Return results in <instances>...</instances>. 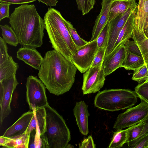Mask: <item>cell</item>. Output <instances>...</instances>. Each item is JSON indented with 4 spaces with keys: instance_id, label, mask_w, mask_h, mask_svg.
<instances>
[{
    "instance_id": "23",
    "label": "cell",
    "mask_w": 148,
    "mask_h": 148,
    "mask_svg": "<svg viewBox=\"0 0 148 148\" xmlns=\"http://www.w3.org/2000/svg\"><path fill=\"white\" fill-rule=\"evenodd\" d=\"M18 68V64L10 56L8 60L0 65V82L15 75Z\"/></svg>"
},
{
    "instance_id": "1",
    "label": "cell",
    "mask_w": 148,
    "mask_h": 148,
    "mask_svg": "<svg viewBox=\"0 0 148 148\" xmlns=\"http://www.w3.org/2000/svg\"><path fill=\"white\" fill-rule=\"evenodd\" d=\"M77 69L71 59L54 49L45 53L38 75L49 92L58 96L71 88Z\"/></svg>"
},
{
    "instance_id": "36",
    "label": "cell",
    "mask_w": 148,
    "mask_h": 148,
    "mask_svg": "<svg viewBox=\"0 0 148 148\" xmlns=\"http://www.w3.org/2000/svg\"><path fill=\"white\" fill-rule=\"evenodd\" d=\"M8 4L0 3V21L5 18H9V14L10 6Z\"/></svg>"
},
{
    "instance_id": "39",
    "label": "cell",
    "mask_w": 148,
    "mask_h": 148,
    "mask_svg": "<svg viewBox=\"0 0 148 148\" xmlns=\"http://www.w3.org/2000/svg\"><path fill=\"white\" fill-rule=\"evenodd\" d=\"M148 133V118L144 121V124L142 131L139 136L133 142L131 145L130 147H131L134 145L139 140L145 136Z\"/></svg>"
},
{
    "instance_id": "40",
    "label": "cell",
    "mask_w": 148,
    "mask_h": 148,
    "mask_svg": "<svg viewBox=\"0 0 148 148\" xmlns=\"http://www.w3.org/2000/svg\"><path fill=\"white\" fill-rule=\"evenodd\" d=\"M47 6L52 7L56 6L58 2L57 0H37Z\"/></svg>"
},
{
    "instance_id": "45",
    "label": "cell",
    "mask_w": 148,
    "mask_h": 148,
    "mask_svg": "<svg viewBox=\"0 0 148 148\" xmlns=\"http://www.w3.org/2000/svg\"><path fill=\"white\" fill-rule=\"evenodd\" d=\"M145 82H146L147 83H148V79H147V80H146V81H145Z\"/></svg>"
},
{
    "instance_id": "12",
    "label": "cell",
    "mask_w": 148,
    "mask_h": 148,
    "mask_svg": "<svg viewBox=\"0 0 148 148\" xmlns=\"http://www.w3.org/2000/svg\"><path fill=\"white\" fill-rule=\"evenodd\" d=\"M125 42L119 45L104 58L101 67L105 77L110 75L121 65L126 57Z\"/></svg>"
},
{
    "instance_id": "32",
    "label": "cell",
    "mask_w": 148,
    "mask_h": 148,
    "mask_svg": "<svg viewBox=\"0 0 148 148\" xmlns=\"http://www.w3.org/2000/svg\"><path fill=\"white\" fill-rule=\"evenodd\" d=\"M106 49V47H101L98 48L95 55L91 66V67L101 66L105 56Z\"/></svg>"
},
{
    "instance_id": "34",
    "label": "cell",
    "mask_w": 148,
    "mask_h": 148,
    "mask_svg": "<svg viewBox=\"0 0 148 148\" xmlns=\"http://www.w3.org/2000/svg\"><path fill=\"white\" fill-rule=\"evenodd\" d=\"M95 2V0H82V15L87 14L93 9Z\"/></svg>"
},
{
    "instance_id": "27",
    "label": "cell",
    "mask_w": 148,
    "mask_h": 148,
    "mask_svg": "<svg viewBox=\"0 0 148 148\" xmlns=\"http://www.w3.org/2000/svg\"><path fill=\"white\" fill-rule=\"evenodd\" d=\"M63 21L69 32L70 35L75 44L78 47L82 46L86 44L88 42L80 37L78 34L76 29L69 21L64 18Z\"/></svg>"
},
{
    "instance_id": "44",
    "label": "cell",
    "mask_w": 148,
    "mask_h": 148,
    "mask_svg": "<svg viewBox=\"0 0 148 148\" xmlns=\"http://www.w3.org/2000/svg\"><path fill=\"white\" fill-rule=\"evenodd\" d=\"M73 147L72 145L70 144H68L66 148H73Z\"/></svg>"
},
{
    "instance_id": "37",
    "label": "cell",
    "mask_w": 148,
    "mask_h": 148,
    "mask_svg": "<svg viewBox=\"0 0 148 148\" xmlns=\"http://www.w3.org/2000/svg\"><path fill=\"white\" fill-rule=\"evenodd\" d=\"M131 148H148V133L139 140Z\"/></svg>"
},
{
    "instance_id": "16",
    "label": "cell",
    "mask_w": 148,
    "mask_h": 148,
    "mask_svg": "<svg viewBox=\"0 0 148 148\" xmlns=\"http://www.w3.org/2000/svg\"><path fill=\"white\" fill-rule=\"evenodd\" d=\"M113 0H102L101 3V10L95 22L90 41L97 39L100 32L107 23L109 10Z\"/></svg>"
},
{
    "instance_id": "29",
    "label": "cell",
    "mask_w": 148,
    "mask_h": 148,
    "mask_svg": "<svg viewBox=\"0 0 148 148\" xmlns=\"http://www.w3.org/2000/svg\"><path fill=\"white\" fill-rule=\"evenodd\" d=\"M134 91L138 97L148 103V83L144 82L139 83Z\"/></svg>"
},
{
    "instance_id": "24",
    "label": "cell",
    "mask_w": 148,
    "mask_h": 148,
    "mask_svg": "<svg viewBox=\"0 0 148 148\" xmlns=\"http://www.w3.org/2000/svg\"><path fill=\"white\" fill-rule=\"evenodd\" d=\"M3 38L6 43L16 47L19 44L18 38L14 31L7 24L1 25Z\"/></svg>"
},
{
    "instance_id": "14",
    "label": "cell",
    "mask_w": 148,
    "mask_h": 148,
    "mask_svg": "<svg viewBox=\"0 0 148 148\" xmlns=\"http://www.w3.org/2000/svg\"><path fill=\"white\" fill-rule=\"evenodd\" d=\"M33 111H29L23 114L12 125L7 129L3 136L11 138L22 134L27 131L34 115Z\"/></svg>"
},
{
    "instance_id": "35",
    "label": "cell",
    "mask_w": 148,
    "mask_h": 148,
    "mask_svg": "<svg viewBox=\"0 0 148 148\" xmlns=\"http://www.w3.org/2000/svg\"><path fill=\"white\" fill-rule=\"evenodd\" d=\"M79 148H95L96 145L94 143L93 138L91 136L84 138L79 144Z\"/></svg>"
},
{
    "instance_id": "31",
    "label": "cell",
    "mask_w": 148,
    "mask_h": 148,
    "mask_svg": "<svg viewBox=\"0 0 148 148\" xmlns=\"http://www.w3.org/2000/svg\"><path fill=\"white\" fill-rule=\"evenodd\" d=\"M108 22L96 39L98 48H106L108 37Z\"/></svg>"
},
{
    "instance_id": "28",
    "label": "cell",
    "mask_w": 148,
    "mask_h": 148,
    "mask_svg": "<svg viewBox=\"0 0 148 148\" xmlns=\"http://www.w3.org/2000/svg\"><path fill=\"white\" fill-rule=\"evenodd\" d=\"M132 78L133 80L139 83L148 79V65L145 64L143 66L134 71Z\"/></svg>"
},
{
    "instance_id": "10",
    "label": "cell",
    "mask_w": 148,
    "mask_h": 148,
    "mask_svg": "<svg viewBox=\"0 0 148 148\" xmlns=\"http://www.w3.org/2000/svg\"><path fill=\"white\" fill-rule=\"evenodd\" d=\"M137 4L136 3L130 6L124 14L118 15L108 22V37L105 56L112 51L120 31L132 12L136 9Z\"/></svg>"
},
{
    "instance_id": "7",
    "label": "cell",
    "mask_w": 148,
    "mask_h": 148,
    "mask_svg": "<svg viewBox=\"0 0 148 148\" xmlns=\"http://www.w3.org/2000/svg\"><path fill=\"white\" fill-rule=\"evenodd\" d=\"M137 106L131 107L118 116L113 126L116 130L130 127L148 118V103L141 100Z\"/></svg>"
},
{
    "instance_id": "46",
    "label": "cell",
    "mask_w": 148,
    "mask_h": 148,
    "mask_svg": "<svg viewBox=\"0 0 148 148\" xmlns=\"http://www.w3.org/2000/svg\"></svg>"
},
{
    "instance_id": "43",
    "label": "cell",
    "mask_w": 148,
    "mask_h": 148,
    "mask_svg": "<svg viewBox=\"0 0 148 148\" xmlns=\"http://www.w3.org/2000/svg\"><path fill=\"white\" fill-rule=\"evenodd\" d=\"M144 33L146 36L148 37V24L145 29Z\"/></svg>"
},
{
    "instance_id": "30",
    "label": "cell",
    "mask_w": 148,
    "mask_h": 148,
    "mask_svg": "<svg viewBox=\"0 0 148 148\" xmlns=\"http://www.w3.org/2000/svg\"><path fill=\"white\" fill-rule=\"evenodd\" d=\"M135 42L140 51L145 64L148 65V37L145 35L144 38Z\"/></svg>"
},
{
    "instance_id": "11",
    "label": "cell",
    "mask_w": 148,
    "mask_h": 148,
    "mask_svg": "<svg viewBox=\"0 0 148 148\" xmlns=\"http://www.w3.org/2000/svg\"><path fill=\"white\" fill-rule=\"evenodd\" d=\"M105 77L101 66L90 67L83 74L82 88L83 94L99 91L103 86Z\"/></svg>"
},
{
    "instance_id": "25",
    "label": "cell",
    "mask_w": 148,
    "mask_h": 148,
    "mask_svg": "<svg viewBox=\"0 0 148 148\" xmlns=\"http://www.w3.org/2000/svg\"><path fill=\"white\" fill-rule=\"evenodd\" d=\"M127 138V129L119 130L114 132L111 141L108 148H120L126 143Z\"/></svg>"
},
{
    "instance_id": "18",
    "label": "cell",
    "mask_w": 148,
    "mask_h": 148,
    "mask_svg": "<svg viewBox=\"0 0 148 148\" xmlns=\"http://www.w3.org/2000/svg\"><path fill=\"white\" fill-rule=\"evenodd\" d=\"M34 115L28 128L27 131L30 134L34 130L36 131V135L40 138L46 129V115L45 108L35 109Z\"/></svg>"
},
{
    "instance_id": "8",
    "label": "cell",
    "mask_w": 148,
    "mask_h": 148,
    "mask_svg": "<svg viewBox=\"0 0 148 148\" xmlns=\"http://www.w3.org/2000/svg\"><path fill=\"white\" fill-rule=\"evenodd\" d=\"M98 48L96 39L89 41L79 47L70 59L77 69L84 73L91 67Z\"/></svg>"
},
{
    "instance_id": "17",
    "label": "cell",
    "mask_w": 148,
    "mask_h": 148,
    "mask_svg": "<svg viewBox=\"0 0 148 148\" xmlns=\"http://www.w3.org/2000/svg\"><path fill=\"white\" fill-rule=\"evenodd\" d=\"M73 110L80 132L87 135L89 133L88 119L90 115L88 106L84 101L77 102Z\"/></svg>"
},
{
    "instance_id": "41",
    "label": "cell",
    "mask_w": 148,
    "mask_h": 148,
    "mask_svg": "<svg viewBox=\"0 0 148 148\" xmlns=\"http://www.w3.org/2000/svg\"><path fill=\"white\" fill-rule=\"evenodd\" d=\"M77 6V9L81 11L82 8V0H75Z\"/></svg>"
},
{
    "instance_id": "9",
    "label": "cell",
    "mask_w": 148,
    "mask_h": 148,
    "mask_svg": "<svg viewBox=\"0 0 148 148\" xmlns=\"http://www.w3.org/2000/svg\"><path fill=\"white\" fill-rule=\"evenodd\" d=\"M19 83L16 75L0 82V125L11 112L10 104L13 94Z\"/></svg>"
},
{
    "instance_id": "15",
    "label": "cell",
    "mask_w": 148,
    "mask_h": 148,
    "mask_svg": "<svg viewBox=\"0 0 148 148\" xmlns=\"http://www.w3.org/2000/svg\"><path fill=\"white\" fill-rule=\"evenodd\" d=\"M16 58L33 68L38 70L43 58L36 49L22 47L16 52Z\"/></svg>"
},
{
    "instance_id": "42",
    "label": "cell",
    "mask_w": 148,
    "mask_h": 148,
    "mask_svg": "<svg viewBox=\"0 0 148 148\" xmlns=\"http://www.w3.org/2000/svg\"><path fill=\"white\" fill-rule=\"evenodd\" d=\"M6 140V138L3 136L0 137V146H3L5 144Z\"/></svg>"
},
{
    "instance_id": "2",
    "label": "cell",
    "mask_w": 148,
    "mask_h": 148,
    "mask_svg": "<svg viewBox=\"0 0 148 148\" xmlns=\"http://www.w3.org/2000/svg\"><path fill=\"white\" fill-rule=\"evenodd\" d=\"M9 19L23 47L36 49L42 46L45 25L34 4H25L16 8Z\"/></svg>"
},
{
    "instance_id": "6",
    "label": "cell",
    "mask_w": 148,
    "mask_h": 148,
    "mask_svg": "<svg viewBox=\"0 0 148 148\" xmlns=\"http://www.w3.org/2000/svg\"><path fill=\"white\" fill-rule=\"evenodd\" d=\"M26 101L31 110L45 108L49 104L46 93V86L40 79L30 75L25 84Z\"/></svg>"
},
{
    "instance_id": "13",
    "label": "cell",
    "mask_w": 148,
    "mask_h": 148,
    "mask_svg": "<svg viewBox=\"0 0 148 148\" xmlns=\"http://www.w3.org/2000/svg\"><path fill=\"white\" fill-rule=\"evenodd\" d=\"M148 24V0H139L135 16L132 38L134 41L145 35L144 30Z\"/></svg>"
},
{
    "instance_id": "3",
    "label": "cell",
    "mask_w": 148,
    "mask_h": 148,
    "mask_svg": "<svg viewBox=\"0 0 148 148\" xmlns=\"http://www.w3.org/2000/svg\"><path fill=\"white\" fill-rule=\"evenodd\" d=\"M58 10L49 7L45 14L44 21L52 47L65 57L70 59L77 50Z\"/></svg>"
},
{
    "instance_id": "33",
    "label": "cell",
    "mask_w": 148,
    "mask_h": 148,
    "mask_svg": "<svg viewBox=\"0 0 148 148\" xmlns=\"http://www.w3.org/2000/svg\"><path fill=\"white\" fill-rule=\"evenodd\" d=\"M10 56L8 52V47L6 43L3 38L0 37V65L6 61Z\"/></svg>"
},
{
    "instance_id": "21",
    "label": "cell",
    "mask_w": 148,
    "mask_h": 148,
    "mask_svg": "<svg viewBox=\"0 0 148 148\" xmlns=\"http://www.w3.org/2000/svg\"><path fill=\"white\" fill-rule=\"evenodd\" d=\"M145 64L142 56L131 52L126 49V57L121 65L127 70L135 71Z\"/></svg>"
},
{
    "instance_id": "22",
    "label": "cell",
    "mask_w": 148,
    "mask_h": 148,
    "mask_svg": "<svg viewBox=\"0 0 148 148\" xmlns=\"http://www.w3.org/2000/svg\"><path fill=\"white\" fill-rule=\"evenodd\" d=\"M30 134L27 131L21 135L11 138H6V140L3 147L12 148H28Z\"/></svg>"
},
{
    "instance_id": "20",
    "label": "cell",
    "mask_w": 148,
    "mask_h": 148,
    "mask_svg": "<svg viewBox=\"0 0 148 148\" xmlns=\"http://www.w3.org/2000/svg\"><path fill=\"white\" fill-rule=\"evenodd\" d=\"M136 3V0H114L109 10L108 22L124 14L129 7Z\"/></svg>"
},
{
    "instance_id": "19",
    "label": "cell",
    "mask_w": 148,
    "mask_h": 148,
    "mask_svg": "<svg viewBox=\"0 0 148 148\" xmlns=\"http://www.w3.org/2000/svg\"><path fill=\"white\" fill-rule=\"evenodd\" d=\"M136 12V9L132 12L128 18L119 33L113 50L119 45L125 42L132 37L134 28Z\"/></svg>"
},
{
    "instance_id": "38",
    "label": "cell",
    "mask_w": 148,
    "mask_h": 148,
    "mask_svg": "<svg viewBox=\"0 0 148 148\" xmlns=\"http://www.w3.org/2000/svg\"><path fill=\"white\" fill-rule=\"evenodd\" d=\"M37 0H0V3L10 5L24 4L32 3Z\"/></svg>"
},
{
    "instance_id": "4",
    "label": "cell",
    "mask_w": 148,
    "mask_h": 148,
    "mask_svg": "<svg viewBox=\"0 0 148 148\" xmlns=\"http://www.w3.org/2000/svg\"><path fill=\"white\" fill-rule=\"evenodd\" d=\"M45 108L46 115V129L40 137L43 148H66L71 136L64 120L49 104Z\"/></svg>"
},
{
    "instance_id": "5",
    "label": "cell",
    "mask_w": 148,
    "mask_h": 148,
    "mask_svg": "<svg viewBox=\"0 0 148 148\" xmlns=\"http://www.w3.org/2000/svg\"><path fill=\"white\" fill-rule=\"evenodd\" d=\"M135 91L125 89H110L99 92L95 96L94 105L99 109L114 111L130 108L137 102Z\"/></svg>"
},
{
    "instance_id": "26",
    "label": "cell",
    "mask_w": 148,
    "mask_h": 148,
    "mask_svg": "<svg viewBox=\"0 0 148 148\" xmlns=\"http://www.w3.org/2000/svg\"><path fill=\"white\" fill-rule=\"evenodd\" d=\"M144 121L129 127L127 129V138L126 143L129 147L139 136L143 130Z\"/></svg>"
}]
</instances>
